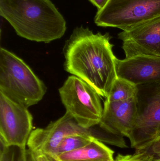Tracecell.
Here are the masks:
<instances>
[{
    "label": "cell",
    "instance_id": "cell-18",
    "mask_svg": "<svg viewBox=\"0 0 160 161\" xmlns=\"http://www.w3.org/2000/svg\"><path fill=\"white\" fill-rule=\"evenodd\" d=\"M96 7L98 10H101L104 7L109 0H89Z\"/></svg>",
    "mask_w": 160,
    "mask_h": 161
},
{
    "label": "cell",
    "instance_id": "cell-13",
    "mask_svg": "<svg viewBox=\"0 0 160 161\" xmlns=\"http://www.w3.org/2000/svg\"><path fill=\"white\" fill-rule=\"evenodd\" d=\"M139 90V87L135 84L117 77L106 100L109 101H125L137 98Z\"/></svg>",
    "mask_w": 160,
    "mask_h": 161
},
{
    "label": "cell",
    "instance_id": "cell-17",
    "mask_svg": "<svg viewBox=\"0 0 160 161\" xmlns=\"http://www.w3.org/2000/svg\"><path fill=\"white\" fill-rule=\"evenodd\" d=\"M116 159L117 161H148L141 155L134 153L133 155H123L118 154Z\"/></svg>",
    "mask_w": 160,
    "mask_h": 161
},
{
    "label": "cell",
    "instance_id": "cell-24",
    "mask_svg": "<svg viewBox=\"0 0 160 161\" xmlns=\"http://www.w3.org/2000/svg\"><path fill=\"white\" fill-rule=\"evenodd\" d=\"M160 161V159L156 160H154V161Z\"/></svg>",
    "mask_w": 160,
    "mask_h": 161
},
{
    "label": "cell",
    "instance_id": "cell-6",
    "mask_svg": "<svg viewBox=\"0 0 160 161\" xmlns=\"http://www.w3.org/2000/svg\"><path fill=\"white\" fill-rule=\"evenodd\" d=\"M27 108L0 92L1 142L26 147L33 130V116Z\"/></svg>",
    "mask_w": 160,
    "mask_h": 161
},
{
    "label": "cell",
    "instance_id": "cell-10",
    "mask_svg": "<svg viewBox=\"0 0 160 161\" xmlns=\"http://www.w3.org/2000/svg\"><path fill=\"white\" fill-rule=\"evenodd\" d=\"M138 98L125 101L105 100L99 127L111 133L128 137L137 119Z\"/></svg>",
    "mask_w": 160,
    "mask_h": 161
},
{
    "label": "cell",
    "instance_id": "cell-23",
    "mask_svg": "<svg viewBox=\"0 0 160 161\" xmlns=\"http://www.w3.org/2000/svg\"><path fill=\"white\" fill-rule=\"evenodd\" d=\"M107 161H117L116 159L113 160Z\"/></svg>",
    "mask_w": 160,
    "mask_h": 161
},
{
    "label": "cell",
    "instance_id": "cell-11",
    "mask_svg": "<svg viewBox=\"0 0 160 161\" xmlns=\"http://www.w3.org/2000/svg\"><path fill=\"white\" fill-rule=\"evenodd\" d=\"M118 78L137 86L160 84V58L139 55L116 59Z\"/></svg>",
    "mask_w": 160,
    "mask_h": 161
},
{
    "label": "cell",
    "instance_id": "cell-4",
    "mask_svg": "<svg viewBox=\"0 0 160 161\" xmlns=\"http://www.w3.org/2000/svg\"><path fill=\"white\" fill-rule=\"evenodd\" d=\"M59 93L66 113L80 126L90 129L99 124L103 110L101 96L87 82L75 75L69 76Z\"/></svg>",
    "mask_w": 160,
    "mask_h": 161
},
{
    "label": "cell",
    "instance_id": "cell-3",
    "mask_svg": "<svg viewBox=\"0 0 160 161\" xmlns=\"http://www.w3.org/2000/svg\"><path fill=\"white\" fill-rule=\"evenodd\" d=\"M47 88L21 58L0 49V92L26 108L42 100Z\"/></svg>",
    "mask_w": 160,
    "mask_h": 161
},
{
    "label": "cell",
    "instance_id": "cell-12",
    "mask_svg": "<svg viewBox=\"0 0 160 161\" xmlns=\"http://www.w3.org/2000/svg\"><path fill=\"white\" fill-rule=\"evenodd\" d=\"M114 152L95 138L77 150L52 158L54 161H107L114 160Z\"/></svg>",
    "mask_w": 160,
    "mask_h": 161
},
{
    "label": "cell",
    "instance_id": "cell-2",
    "mask_svg": "<svg viewBox=\"0 0 160 161\" xmlns=\"http://www.w3.org/2000/svg\"><path fill=\"white\" fill-rule=\"evenodd\" d=\"M0 15L18 36L48 43L61 38L66 22L50 0H0Z\"/></svg>",
    "mask_w": 160,
    "mask_h": 161
},
{
    "label": "cell",
    "instance_id": "cell-15",
    "mask_svg": "<svg viewBox=\"0 0 160 161\" xmlns=\"http://www.w3.org/2000/svg\"><path fill=\"white\" fill-rule=\"evenodd\" d=\"M0 161H27L26 147L5 145L1 142Z\"/></svg>",
    "mask_w": 160,
    "mask_h": 161
},
{
    "label": "cell",
    "instance_id": "cell-8",
    "mask_svg": "<svg viewBox=\"0 0 160 161\" xmlns=\"http://www.w3.org/2000/svg\"><path fill=\"white\" fill-rule=\"evenodd\" d=\"M160 84L152 93L138 98V114L135 124L128 138L132 148L135 149L150 142L160 131Z\"/></svg>",
    "mask_w": 160,
    "mask_h": 161
},
{
    "label": "cell",
    "instance_id": "cell-1",
    "mask_svg": "<svg viewBox=\"0 0 160 161\" xmlns=\"http://www.w3.org/2000/svg\"><path fill=\"white\" fill-rule=\"evenodd\" d=\"M111 39L109 33L95 34L81 26L73 30L63 49L65 70L87 82L106 98L117 77Z\"/></svg>",
    "mask_w": 160,
    "mask_h": 161
},
{
    "label": "cell",
    "instance_id": "cell-16",
    "mask_svg": "<svg viewBox=\"0 0 160 161\" xmlns=\"http://www.w3.org/2000/svg\"><path fill=\"white\" fill-rule=\"evenodd\" d=\"M135 153L148 161L160 159V139L136 148Z\"/></svg>",
    "mask_w": 160,
    "mask_h": 161
},
{
    "label": "cell",
    "instance_id": "cell-21",
    "mask_svg": "<svg viewBox=\"0 0 160 161\" xmlns=\"http://www.w3.org/2000/svg\"><path fill=\"white\" fill-rule=\"evenodd\" d=\"M160 131L159 132V133H158V134L157 136V137H156V138H155V139H154L153 141H152L151 142H154V141H157V140H160Z\"/></svg>",
    "mask_w": 160,
    "mask_h": 161
},
{
    "label": "cell",
    "instance_id": "cell-5",
    "mask_svg": "<svg viewBox=\"0 0 160 161\" xmlns=\"http://www.w3.org/2000/svg\"><path fill=\"white\" fill-rule=\"evenodd\" d=\"M160 17V0H109L98 10V26L128 31Z\"/></svg>",
    "mask_w": 160,
    "mask_h": 161
},
{
    "label": "cell",
    "instance_id": "cell-20",
    "mask_svg": "<svg viewBox=\"0 0 160 161\" xmlns=\"http://www.w3.org/2000/svg\"><path fill=\"white\" fill-rule=\"evenodd\" d=\"M26 161H37L34 153L28 148L26 149Z\"/></svg>",
    "mask_w": 160,
    "mask_h": 161
},
{
    "label": "cell",
    "instance_id": "cell-9",
    "mask_svg": "<svg viewBox=\"0 0 160 161\" xmlns=\"http://www.w3.org/2000/svg\"><path fill=\"white\" fill-rule=\"evenodd\" d=\"M126 58L142 55L160 58V17L118 34Z\"/></svg>",
    "mask_w": 160,
    "mask_h": 161
},
{
    "label": "cell",
    "instance_id": "cell-14",
    "mask_svg": "<svg viewBox=\"0 0 160 161\" xmlns=\"http://www.w3.org/2000/svg\"><path fill=\"white\" fill-rule=\"evenodd\" d=\"M95 138L85 134H76L65 138L54 152L53 158L58 155L71 152L89 144Z\"/></svg>",
    "mask_w": 160,
    "mask_h": 161
},
{
    "label": "cell",
    "instance_id": "cell-22",
    "mask_svg": "<svg viewBox=\"0 0 160 161\" xmlns=\"http://www.w3.org/2000/svg\"><path fill=\"white\" fill-rule=\"evenodd\" d=\"M158 93L160 95V86L159 87V89Z\"/></svg>",
    "mask_w": 160,
    "mask_h": 161
},
{
    "label": "cell",
    "instance_id": "cell-19",
    "mask_svg": "<svg viewBox=\"0 0 160 161\" xmlns=\"http://www.w3.org/2000/svg\"><path fill=\"white\" fill-rule=\"evenodd\" d=\"M34 154L36 157L37 161H54L52 158L47 154L42 153H34Z\"/></svg>",
    "mask_w": 160,
    "mask_h": 161
},
{
    "label": "cell",
    "instance_id": "cell-7",
    "mask_svg": "<svg viewBox=\"0 0 160 161\" xmlns=\"http://www.w3.org/2000/svg\"><path fill=\"white\" fill-rule=\"evenodd\" d=\"M76 134L92 136V129L82 127L71 115L65 113V115L51 122L45 128L33 130L27 146L34 153H44L52 157L65 138Z\"/></svg>",
    "mask_w": 160,
    "mask_h": 161
}]
</instances>
